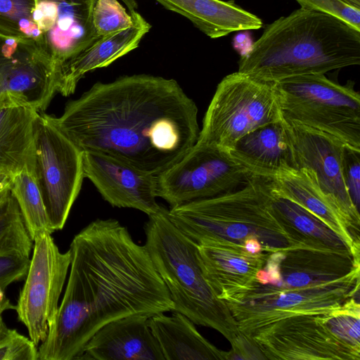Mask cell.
<instances>
[{
  "mask_svg": "<svg viewBox=\"0 0 360 360\" xmlns=\"http://www.w3.org/2000/svg\"><path fill=\"white\" fill-rule=\"evenodd\" d=\"M83 169L84 178L112 206L136 209L148 216L161 210L162 206L156 201L155 175L94 151H83Z\"/></svg>",
  "mask_w": 360,
  "mask_h": 360,
  "instance_id": "2e32d148",
  "label": "cell"
},
{
  "mask_svg": "<svg viewBox=\"0 0 360 360\" xmlns=\"http://www.w3.org/2000/svg\"><path fill=\"white\" fill-rule=\"evenodd\" d=\"M38 110L19 98L0 97V171L33 172L34 124Z\"/></svg>",
  "mask_w": 360,
  "mask_h": 360,
  "instance_id": "ffe728a7",
  "label": "cell"
},
{
  "mask_svg": "<svg viewBox=\"0 0 360 360\" xmlns=\"http://www.w3.org/2000/svg\"><path fill=\"white\" fill-rule=\"evenodd\" d=\"M342 175L347 191L359 210L360 204V150L345 146L342 157Z\"/></svg>",
  "mask_w": 360,
  "mask_h": 360,
  "instance_id": "4dcf8cb0",
  "label": "cell"
},
{
  "mask_svg": "<svg viewBox=\"0 0 360 360\" xmlns=\"http://www.w3.org/2000/svg\"><path fill=\"white\" fill-rule=\"evenodd\" d=\"M148 325L165 360H228V352L210 342L194 323L179 312L152 316Z\"/></svg>",
  "mask_w": 360,
  "mask_h": 360,
  "instance_id": "cb8c5ba5",
  "label": "cell"
},
{
  "mask_svg": "<svg viewBox=\"0 0 360 360\" xmlns=\"http://www.w3.org/2000/svg\"><path fill=\"white\" fill-rule=\"evenodd\" d=\"M30 257L22 255H0V287L4 291L11 283L26 277Z\"/></svg>",
  "mask_w": 360,
  "mask_h": 360,
  "instance_id": "1f68e13d",
  "label": "cell"
},
{
  "mask_svg": "<svg viewBox=\"0 0 360 360\" xmlns=\"http://www.w3.org/2000/svg\"><path fill=\"white\" fill-rule=\"evenodd\" d=\"M54 124L82 151L111 155L153 175L196 143L195 103L173 79L146 74L95 83Z\"/></svg>",
  "mask_w": 360,
  "mask_h": 360,
  "instance_id": "7a4b0ae2",
  "label": "cell"
},
{
  "mask_svg": "<svg viewBox=\"0 0 360 360\" xmlns=\"http://www.w3.org/2000/svg\"><path fill=\"white\" fill-rule=\"evenodd\" d=\"M282 121L295 167H305L313 172L319 186L334 202L354 238L359 242V210L349 197L342 175L346 145L326 133Z\"/></svg>",
  "mask_w": 360,
  "mask_h": 360,
  "instance_id": "5bb4252c",
  "label": "cell"
},
{
  "mask_svg": "<svg viewBox=\"0 0 360 360\" xmlns=\"http://www.w3.org/2000/svg\"><path fill=\"white\" fill-rule=\"evenodd\" d=\"M231 345V349L228 352V360L266 359L255 342L240 332Z\"/></svg>",
  "mask_w": 360,
  "mask_h": 360,
  "instance_id": "d6a6232c",
  "label": "cell"
},
{
  "mask_svg": "<svg viewBox=\"0 0 360 360\" xmlns=\"http://www.w3.org/2000/svg\"><path fill=\"white\" fill-rule=\"evenodd\" d=\"M11 193L32 240L43 233L54 232L32 172L25 169L13 175Z\"/></svg>",
  "mask_w": 360,
  "mask_h": 360,
  "instance_id": "484cf974",
  "label": "cell"
},
{
  "mask_svg": "<svg viewBox=\"0 0 360 360\" xmlns=\"http://www.w3.org/2000/svg\"><path fill=\"white\" fill-rule=\"evenodd\" d=\"M167 210L162 207L148 216L144 245L169 291L174 311L195 324L216 330L231 343L240 334L237 323L226 304L206 281L198 245L173 224Z\"/></svg>",
  "mask_w": 360,
  "mask_h": 360,
  "instance_id": "8992f818",
  "label": "cell"
},
{
  "mask_svg": "<svg viewBox=\"0 0 360 360\" xmlns=\"http://www.w3.org/2000/svg\"><path fill=\"white\" fill-rule=\"evenodd\" d=\"M15 306L11 304L9 300L6 297L4 300L0 303V340L6 335L7 333L8 328L5 324L2 314L3 313L8 309H14Z\"/></svg>",
  "mask_w": 360,
  "mask_h": 360,
  "instance_id": "e575fe53",
  "label": "cell"
},
{
  "mask_svg": "<svg viewBox=\"0 0 360 360\" xmlns=\"http://www.w3.org/2000/svg\"><path fill=\"white\" fill-rule=\"evenodd\" d=\"M354 7L360 8V0H345Z\"/></svg>",
  "mask_w": 360,
  "mask_h": 360,
  "instance_id": "8d00e7d4",
  "label": "cell"
},
{
  "mask_svg": "<svg viewBox=\"0 0 360 360\" xmlns=\"http://www.w3.org/2000/svg\"><path fill=\"white\" fill-rule=\"evenodd\" d=\"M281 119L274 83L237 71L218 84L195 145L229 152L246 134Z\"/></svg>",
  "mask_w": 360,
  "mask_h": 360,
  "instance_id": "9c48e42d",
  "label": "cell"
},
{
  "mask_svg": "<svg viewBox=\"0 0 360 360\" xmlns=\"http://www.w3.org/2000/svg\"><path fill=\"white\" fill-rule=\"evenodd\" d=\"M32 242L18 203L11 193L0 203V255L15 254L30 257Z\"/></svg>",
  "mask_w": 360,
  "mask_h": 360,
  "instance_id": "4316f807",
  "label": "cell"
},
{
  "mask_svg": "<svg viewBox=\"0 0 360 360\" xmlns=\"http://www.w3.org/2000/svg\"><path fill=\"white\" fill-rule=\"evenodd\" d=\"M13 175L0 171V203L11 193Z\"/></svg>",
  "mask_w": 360,
  "mask_h": 360,
  "instance_id": "836d02e7",
  "label": "cell"
},
{
  "mask_svg": "<svg viewBox=\"0 0 360 360\" xmlns=\"http://www.w3.org/2000/svg\"><path fill=\"white\" fill-rule=\"evenodd\" d=\"M96 0H0V33L31 40L59 66L99 38Z\"/></svg>",
  "mask_w": 360,
  "mask_h": 360,
  "instance_id": "52a82bcc",
  "label": "cell"
},
{
  "mask_svg": "<svg viewBox=\"0 0 360 360\" xmlns=\"http://www.w3.org/2000/svg\"><path fill=\"white\" fill-rule=\"evenodd\" d=\"M360 64V30L300 7L266 26L238 62V72L263 82L326 74Z\"/></svg>",
  "mask_w": 360,
  "mask_h": 360,
  "instance_id": "277c9868",
  "label": "cell"
},
{
  "mask_svg": "<svg viewBox=\"0 0 360 360\" xmlns=\"http://www.w3.org/2000/svg\"><path fill=\"white\" fill-rule=\"evenodd\" d=\"M33 174L51 226L61 230L84 179L83 151L53 122L38 112L34 124Z\"/></svg>",
  "mask_w": 360,
  "mask_h": 360,
  "instance_id": "30bf717a",
  "label": "cell"
},
{
  "mask_svg": "<svg viewBox=\"0 0 360 360\" xmlns=\"http://www.w3.org/2000/svg\"><path fill=\"white\" fill-rule=\"evenodd\" d=\"M131 12L134 22L130 27L100 37L79 54L63 64L58 74L57 92L64 96H70L86 73L108 66L139 46L151 25L136 11Z\"/></svg>",
  "mask_w": 360,
  "mask_h": 360,
  "instance_id": "d6986e66",
  "label": "cell"
},
{
  "mask_svg": "<svg viewBox=\"0 0 360 360\" xmlns=\"http://www.w3.org/2000/svg\"><path fill=\"white\" fill-rule=\"evenodd\" d=\"M229 153L257 176L272 178L285 169L295 167L282 118L246 134Z\"/></svg>",
  "mask_w": 360,
  "mask_h": 360,
  "instance_id": "44dd1931",
  "label": "cell"
},
{
  "mask_svg": "<svg viewBox=\"0 0 360 360\" xmlns=\"http://www.w3.org/2000/svg\"><path fill=\"white\" fill-rule=\"evenodd\" d=\"M269 179L281 192L338 233L352 253L359 257V242L355 240L335 204L321 188L311 170L305 167H288Z\"/></svg>",
  "mask_w": 360,
  "mask_h": 360,
  "instance_id": "7402d4cb",
  "label": "cell"
},
{
  "mask_svg": "<svg viewBox=\"0 0 360 360\" xmlns=\"http://www.w3.org/2000/svg\"><path fill=\"white\" fill-rule=\"evenodd\" d=\"M33 242L26 280L14 309L30 338L38 346L46 338L57 313L71 252L70 250L61 252L49 233L39 236Z\"/></svg>",
  "mask_w": 360,
  "mask_h": 360,
  "instance_id": "4fadbf2b",
  "label": "cell"
},
{
  "mask_svg": "<svg viewBox=\"0 0 360 360\" xmlns=\"http://www.w3.org/2000/svg\"><path fill=\"white\" fill-rule=\"evenodd\" d=\"M281 118L323 133L360 150V96L354 83L340 84L325 74L274 83Z\"/></svg>",
  "mask_w": 360,
  "mask_h": 360,
  "instance_id": "ba28073f",
  "label": "cell"
},
{
  "mask_svg": "<svg viewBox=\"0 0 360 360\" xmlns=\"http://www.w3.org/2000/svg\"><path fill=\"white\" fill-rule=\"evenodd\" d=\"M65 293L38 360L80 359L94 334L112 321L174 311L145 245L114 219H97L73 238Z\"/></svg>",
  "mask_w": 360,
  "mask_h": 360,
  "instance_id": "6da1fadb",
  "label": "cell"
},
{
  "mask_svg": "<svg viewBox=\"0 0 360 360\" xmlns=\"http://www.w3.org/2000/svg\"><path fill=\"white\" fill-rule=\"evenodd\" d=\"M198 247L203 276L223 301L255 281L267 256L266 252L254 253L231 243L214 242Z\"/></svg>",
  "mask_w": 360,
  "mask_h": 360,
  "instance_id": "ac0fdd59",
  "label": "cell"
},
{
  "mask_svg": "<svg viewBox=\"0 0 360 360\" xmlns=\"http://www.w3.org/2000/svg\"><path fill=\"white\" fill-rule=\"evenodd\" d=\"M165 8L189 20L212 39L240 30H257L262 22L257 15L222 0H155Z\"/></svg>",
  "mask_w": 360,
  "mask_h": 360,
  "instance_id": "603a6c76",
  "label": "cell"
},
{
  "mask_svg": "<svg viewBox=\"0 0 360 360\" xmlns=\"http://www.w3.org/2000/svg\"><path fill=\"white\" fill-rule=\"evenodd\" d=\"M60 67L35 42L0 33V97L44 110L57 92Z\"/></svg>",
  "mask_w": 360,
  "mask_h": 360,
  "instance_id": "9a60e30c",
  "label": "cell"
},
{
  "mask_svg": "<svg viewBox=\"0 0 360 360\" xmlns=\"http://www.w3.org/2000/svg\"><path fill=\"white\" fill-rule=\"evenodd\" d=\"M264 181L274 216L296 242L350 250L346 242L323 221L281 192L269 178L264 177Z\"/></svg>",
  "mask_w": 360,
  "mask_h": 360,
  "instance_id": "d4e9b609",
  "label": "cell"
},
{
  "mask_svg": "<svg viewBox=\"0 0 360 360\" xmlns=\"http://www.w3.org/2000/svg\"><path fill=\"white\" fill-rule=\"evenodd\" d=\"M148 318L131 315L107 323L87 342L80 359L165 360Z\"/></svg>",
  "mask_w": 360,
  "mask_h": 360,
  "instance_id": "e0dca14e",
  "label": "cell"
},
{
  "mask_svg": "<svg viewBox=\"0 0 360 360\" xmlns=\"http://www.w3.org/2000/svg\"><path fill=\"white\" fill-rule=\"evenodd\" d=\"M127 7L129 12L136 11L138 4L136 0H120Z\"/></svg>",
  "mask_w": 360,
  "mask_h": 360,
  "instance_id": "d590c367",
  "label": "cell"
},
{
  "mask_svg": "<svg viewBox=\"0 0 360 360\" xmlns=\"http://www.w3.org/2000/svg\"><path fill=\"white\" fill-rule=\"evenodd\" d=\"M134 22L129 12L119 0H96L93 11V24L98 37L126 29Z\"/></svg>",
  "mask_w": 360,
  "mask_h": 360,
  "instance_id": "83f0119b",
  "label": "cell"
},
{
  "mask_svg": "<svg viewBox=\"0 0 360 360\" xmlns=\"http://www.w3.org/2000/svg\"><path fill=\"white\" fill-rule=\"evenodd\" d=\"M332 311L277 321L251 338L266 359L359 360L360 352L345 342Z\"/></svg>",
  "mask_w": 360,
  "mask_h": 360,
  "instance_id": "7c38bea8",
  "label": "cell"
},
{
  "mask_svg": "<svg viewBox=\"0 0 360 360\" xmlns=\"http://www.w3.org/2000/svg\"><path fill=\"white\" fill-rule=\"evenodd\" d=\"M359 257L349 250L299 243L267 252L255 281L224 301L239 331L295 316L319 315L359 296Z\"/></svg>",
  "mask_w": 360,
  "mask_h": 360,
  "instance_id": "3957f363",
  "label": "cell"
},
{
  "mask_svg": "<svg viewBox=\"0 0 360 360\" xmlns=\"http://www.w3.org/2000/svg\"><path fill=\"white\" fill-rule=\"evenodd\" d=\"M167 216L198 245L220 242L244 246L257 240L269 252L299 243L274 216L262 176H253L233 191L171 207Z\"/></svg>",
  "mask_w": 360,
  "mask_h": 360,
  "instance_id": "5b68a950",
  "label": "cell"
},
{
  "mask_svg": "<svg viewBox=\"0 0 360 360\" xmlns=\"http://www.w3.org/2000/svg\"><path fill=\"white\" fill-rule=\"evenodd\" d=\"M302 8L322 12L341 19L360 30V8L345 0H295Z\"/></svg>",
  "mask_w": 360,
  "mask_h": 360,
  "instance_id": "f546056e",
  "label": "cell"
},
{
  "mask_svg": "<svg viewBox=\"0 0 360 360\" xmlns=\"http://www.w3.org/2000/svg\"><path fill=\"white\" fill-rule=\"evenodd\" d=\"M0 360H38L37 345L16 330L8 328L0 340Z\"/></svg>",
  "mask_w": 360,
  "mask_h": 360,
  "instance_id": "f1b7e54d",
  "label": "cell"
},
{
  "mask_svg": "<svg viewBox=\"0 0 360 360\" xmlns=\"http://www.w3.org/2000/svg\"><path fill=\"white\" fill-rule=\"evenodd\" d=\"M155 176L156 196L171 208L233 191L255 175L228 151L195 144L178 162Z\"/></svg>",
  "mask_w": 360,
  "mask_h": 360,
  "instance_id": "8fae6325",
  "label": "cell"
}]
</instances>
